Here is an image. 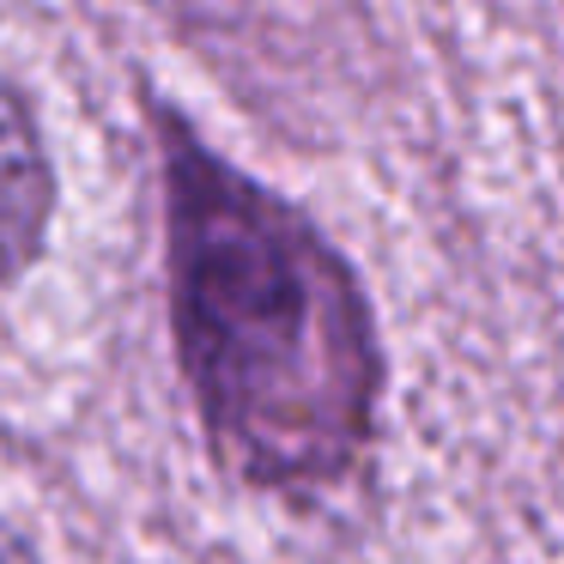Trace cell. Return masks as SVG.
Here are the masks:
<instances>
[{
	"instance_id": "6da1fadb",
	"label": "cell",
	"mask_w": 564,
	"mask_h": 564,
	"mask_svg": "<svg viewBox=\"0 0 564 564\" xmlns=\"http://www.w3.org/2000/svg\"><path fill=\"white\" fill-rule=\"evenodd\" d=\"M147 122L164 164L171 334L213 455L256 491L334 486L365 462L382 394L352 261L164 98H147Z\"/></svg>"
},
{
	"instance_id": "7a4b0ae2",
	"label": "cell",
	"mask_w": 564,
	"mask_h": 564,
	"mask_svg": "<svg viewBox=\"0 0 564 564\" xmlns=\"http://www.w3.org/2000/svg\"><path fill=\"white\" fill-rule=\"evenodd\" d=\"M55 219V164L19 79L0 74V285L43 256Z\"/></svg>"
},
{
	"instance_id": "3957f363",
	"label": "cell",
	"mask_w": 564,
	"mask_h": 564,
	"mask_svg": "<svg viewBox=\"0 0 564 564\" xmlns=\"http://www.w3.org/2000/svg\"><path fill=\"white\" fill-rule=\"evenodd\" d=\"M0 564H37V552L19 540V528H7L0 522Z\"/></svg>"
}]
</instances>
